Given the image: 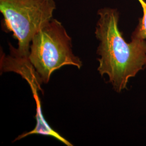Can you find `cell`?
<instances>
[{
    "label": "cell",
    "mask_w": 146,
    "mask_h": 146,
    "mask_svg": "<svg viewBox=\"0 0 146 146\" xmlns=\"http://www.w3.org/2000/svg\"><path fill=\"white\" fill-rule=\"evenodd\" d=\"M98 14L95 32L100 41L98 70L101 76L107 75L114 90L120 93L127 88L129 78L146 68V41L133 38L129 43L125 41L118 26L116 9L101 8Z\"/></svg>",
    "instance_id": "obj_1"
},
{
    "label": "cell",
    "mask_w": 146,
    "mask_h": 146,
    "mask_svg": "<svg viewBox=\"0 0 146 146\" xmlns=\"http://www.w3.org/2000/svg\"><path fill=\"white\" fill-rule=\"evenodd\" d=\"M54 0H0V11L5 28L13 33L18 48H10L17 55L28 58L33 38L52 19Z\"/></svg>",
    "instance_id": "obj_3"
},
{
    "label": "cell",
    "mask_w": 146,
    "mask_h": 146,
    "mask_svg": "<svg viewBox=\"0 0 146 146\" xmlns=\"http://www.w3.org/2000/svg\"><path fill=\"white\" fill-rule=\"evenodd\" d=\"M143 10V16L139 19V23L133 33L131 38L141 40L146 39V2L145 0H137Z\"/></svg>",
    "instance_id": "obj_6"
},
{
    "label": "cell",
    "mask_w": 146,
    "mask_h": 146,
    "mask_svg": "<svg viewBox=\"0 0 146 146\" xmlns=\"http://www.w3.org/2000/svg\"><path fill=\"white\" fill-rule=\"evenodd\" d=\"M29 60L44 84L54 72L71 65L80 69L82 63L73 54L72 38L62 23L52 19L32 39Z\"/></svg>",
    "instance_id": "obj_2"
},
{
    "label": "cell",
    "mask_w": 146,
    "mask_h": 146,
    "mask_svg": "<svg viewBox=\"0 0 146 146\" xmlns=\"http://www.w3.org/2000/svg\"><path fill=\"white\" fill-rule=\"evenodd\" d=\"M11 54L1 57V67L4 72L18 73L29 83L33 93L41 90V79L30 62L29 58H22L16 54L10 48Z\"/></svg>",
    "instance_id": "obj_4"
},
{
    "label": "cell",
    "mask_w": 146,
    "mask_h": 146,
    "mask_svg": "<svg viewBox=\"0 0 146 146\" xmlns=\"http://www.w3.org/2000/svg\"><path fill=\"white\" fill-rule=\"evenodd\" d=\"M33 94L34 99L35 100L36 104V114L35 115V119L36 120V125L33 130L30 131L29 132L23 133L19 136L15 140V141L20 140L27 136L31 135L32 134H38L41 135L52 136L55 138L56 140L63 143L66 146H73L71 143H70L67 140H66L60 134H58V132L53 130L51 127L48 124L47 121H46L43 115L40 100L38 98L37 92Z\"/></svg>",
    "instance_id": "obj_5"
}]
</instances>
